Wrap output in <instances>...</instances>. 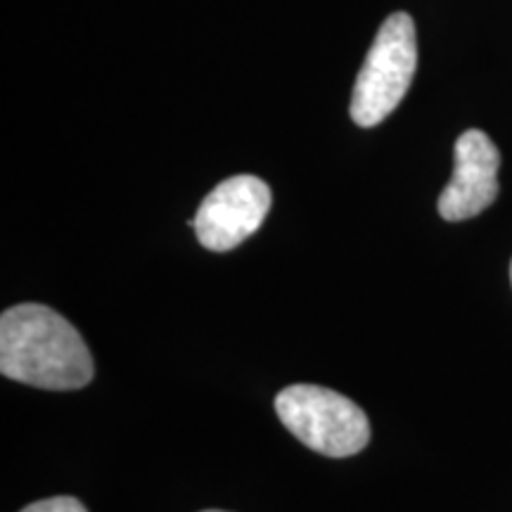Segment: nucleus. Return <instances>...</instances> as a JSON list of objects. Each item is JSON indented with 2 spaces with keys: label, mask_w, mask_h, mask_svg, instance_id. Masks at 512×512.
I'll return each instance as SVG.
<instances>
[{
  "label": "nucleus",
  "mask_w": 512,
  "mask_h": 512,
  "mask_svg": "<svg viewBox=\"0 0 512 512\" xmlns=\"http://www.w3.org/2000/svg\"><path fill=\"white\" fill-rule=\"evenodd\" d=\"M418 67L413 17L394 12L382 22L351 93V119L370 128L382 124L411 88Z\"/></svg>",
  "instance_id": "f03ea898"
},
{
  "label": "nucleus",
  "mask_w": 512,
  "mask_h": 512,
  "mask_svg": "<svg viewBox=\"0 0 512 512\" xmlns=\"http://www.w3.org/2000/svg\"><path fill=\"white\" fill-rule=\"evenodd\" d=\"M0 373L50 392L93 380V356L79 330L43 304H17L0 318Z\"/></svg>",
  "instance_id": "f257e3e1"
},
{
  "label": "nucleus",
  "mask_w": 512,
  "mask_h": 512,
  "mask_svg": "<svg viewBox=\"0 0 512 512\" xmlns=\"http://www.w3.org/2000/svg\"><path fill=\"white\" fill-rule=\"evenodd\" d=\"M275 411L294 437L323 456H356L370 441L368 415L328 387L292 384L278 394Z\"/></svg>",
  "instance_id": "7ed1b4c3"
},
{
  "label": "nucleus",
  "mask_w": 512,
  "mask_h": 512,
  "mask_svg": "<svg viewBox=\"0 0 512 512\" xmlns=\"http://www.w3.org/2000/svg\"><path fill=\"white\" fill-rule=\"evenodd\" d=\"M22 512H88L86 505L76 501L72 496H55V498H43L24 508Z\"/></svg>",
  "instance_id": "423d86ee"
},
{
  "label": "nucleus",
  "mask_w": 512,
  "mask_h": 512,
  "mask_svg": "<svg viewBox=\"0 0 512 512\" xmlns=\"http://www.w3.org/2000/svg\"><path fill=\"white\" fill-rule=\"evenodd\" d=\"M271 188L261 178L242 174L216 185L195 214L197 240L211 252L238 247L264 223Z\"/></svg>",
  "instance_id": "20e7f679"
},
{
  "label": "nucleus",
  "mask_w": 512,
  "mask_h": 512,
  "mask_svg": "<svg viewBox=\"0 0 512 512\" xmlns=\"http://www.w3.org/2000/svg\"><path fill=\"white\" fill-rule=\"evenodd\" d=\"M501 152L484 131L470 128L453 147V178L439 195V214L446 221L475 219L498 197Z\"/></svg>",
  "instance_id": "39448f33"
},
{
  "label": "nucleus",
  "mask_w": 512,
  "mask_h": 512,
  "mask_svg": "<svg viewBox=\"0 0 512 512\" xmlns=\"http://www.w3.org/2000/svg\"><path fill=\"white\" fill-rule=\"evenodd\" d=\"M204 512H223V510H204Z\"/></svg>",
  "instance_id": "0eeeda50"
},
{
  "label": "nucleus",
  "mask_w": 512,
  "mask_h": 512,
  "mask_svg": "<svg viewBox=\"0 0 512 512\" xmlns=\"http://www.w3.org/2000/svg\"><path fill=\"white\" fill-rule=\"evenodd\" d=\"M510 280H512V264H510Z\"/></svg>",
  "instance_id": "6e6552de"
}]
</instances>
